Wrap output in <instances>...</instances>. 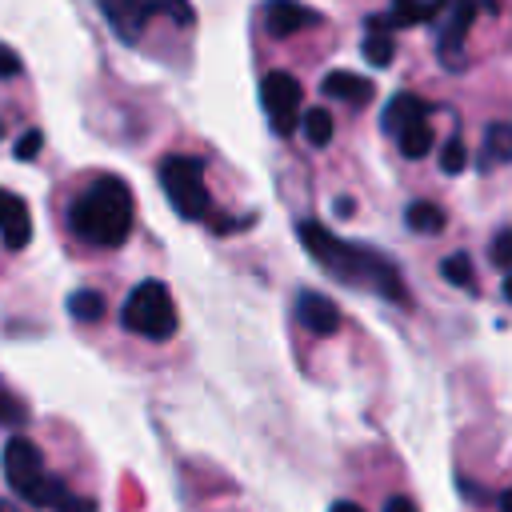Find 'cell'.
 <instances>
[{"mask_svg":"<svg viewBox=\"0 0 512 512\" xmlns=\"http://www.w3.org/2000/svg\"><path fill=\"white\" fill-rule=\"evenodd\" d=\"M68 312H72L76 320L92 324V320H100V316H104V296H100V292H92V288L72 292V296H68Z\"/></svg>","mask_w":512,"mask_h":512,"instance_id":"20","label":"cell"},{"mask_svg":"<svg viewBox=\"0 0 512 512\" xmlns=\"http://www.w3.org/2000/svg\"><path fill=\"white\" fill-rule=\"evenodd\" d=\"M328 512H364V508H360V504H352V500H336Z\"/></svg>","mask_w":512,"mask_h":512,"instance_id":"27","label":"cell"},{"mask_svg":"<svg viewBox=\"0 0 512 512\" xmlns=\"http://www.w3.org/2000/svg\"><path fill=\"white\" fill-rule=\"evenodd\" d=\"M4 480H8V488H12L20 500H28V504H36V508H56V512H96L92 500H80L76 492H68L64 480H56V476L44 472V456H40V448H36L28 436H20V432L4 444Z\"/></svg>","mask_w":512,"mask_h":512,"instance_id":"3","label":"cell"},{"mask_svg":"<svg viewBox=\"0 0 512 512\" xmlns=\"http://www.w3.org/2000/svg\"><path fill=\"white\" fill-rule=\"evenodd\" d=\"M264 24H268V32L276 40H284V36H296V32L320 24V16L312 8H304L300 0H272L268 12H264Z\"/></svg>","mask_w":512,"mask_h":512,"instance_id":"8","label":"cell"},{"mask_svg":"<svg viewBox=\"0 0 512 512\" xmlns=\"http://www.w3.org/2000/svg\"><path fill=\"white\" fill-rule=\"evenodd\" d=\"M300 240H304V252L320 268H328V276H336L340 284L360 288V292H376V296H384L392 304H408V288H404L400 272L380 252L360 248L352 240H340V236H332L316 220H304L300 224Z\"/></svg>","mask_w":512,"mask_h":512,"instance_id":"1","label":"cell"},{"mask_svg":"<svg viewBox=\"0 0 512 512\" xmlns=\"http://www.w3.org/2000/svg\"><path fill=\"white\" fill-rule=\"evenodd\" d=\"M384 512H420L408 496H388V504H384Z\"/></svg>","mask_w":512,"mask_h":512,"instance_id":"26","label":"cell"},{"mask_svg":"<svg viewBox=\"0 0 512 512\" xmlns=\"http://www.w3.org/2000/svg\"><path fill=\"white\" fill-rule=\"evenodd\" d=\"M100 12L108 20V28L128 44L140 40L148 16H156V12H168L180 24H192V4L188 0H100Z\"/></svg>","mask_w":512,"mask_h":512,"instance_id":"6","label":"cell"},{"mask_svg":"<svg viewBox=\"0 0 512 512\" xmlns=\"http://www.w3.org/2000/svg\"><path fill=\"white\" fill-rule=\"evenodd\" d=\"M508 160H512V124L496 120L484 132V156H480V164L488 168V164H508Z\"/></svg>","mask_w":512,"mask_h":512,"instance_id":"15","label":"cell"},{"mask_svg":"<svg viewBox=\"0 0 512 512\" xmlns=\"http://www.w3.org/2000/svg\"><path fill=\"white\" fill-rule=\"evenodd\" d=\"M488 260H492L496 268H512V228H504V232L492 240V248H488Z\"/></svg>","mask_w":512,"mask_h":512,"instance_id":"23","label":"cell"},{"mask_svg":"<svg viewBox=\"0 0 512 512\" xmlns=\"http://www.w3.org/2000/svg\"><path fill=\"white\" fill-rule=\"evenodd\" d=\"M16 72H20V56L0 44V76H16Z\"/></svg>","mask_w":512,"mask_h":512,"instance_id":"25","label":"cell"},{"mask_svg":"<svg viewBox=\"0 0 512 512\" xmlns=\"http://www.w3.org/2000/svg\"><path fill=\"white\" fill-rule=\"evenodd\" d=\"M464 164H468V148H464V140H460V136H452V140L440 148V168H444L448 176H460V172H464Z\"/></svg>","mask_w":512,"mask_h":512,"instance_id":"21","label":"cell"},{"mask_svg":"<svg viewBox=\"0 0 512 512\" xmlns=\"http://www.w3.org/2000/svg\"><path fill=\"white\" fill-rule=\"evenodd\" d=\"M24 416H28L24 404L0 384V424H4V428H16V424H24Z\"/></svg>","mask_w":512,"mask_h":512,"instance_id":"22","label":"cell"},{"mask_svg":"<svg viewBox=\"0 0 512 512\" xmlns=\"http://www.w3.org/2000/svg\"><path fill=\"white\" fill-rule=\"evenodd\" d=\"M440 276H444L448 284H456V288H468V292H476L472 260H468L464 252H452V256H444V260H440Z\"/></svg>","mask_w":512,"mask_h":512,"instance_id":"19","label":"cell"},{"mask_svg":"<svg viewBox=\"0 0 512 512\" xmlns=\"http://www.w3.org/2000/svg\"><path fill=\"white\" fill-rule=\"evenodd\" d=\"M404 220H408L412 232H440L444 228V212L432 200H412L408 212H404Z\"/></svg>","mask_w":512,"mask_h":512,"instance_id":"17","label":"cell"},{"mask_svg":"<svg viewBox=\"0 0 512 512\" xmlns=\"http://www.w3.org/2000/svg\"><path fill=\"white\" fill-rule=\"evenodd\" d=\"M300 124H304V140H308L312 148H324V144L332 140V112L308 108V112L300 116Z\"/></svg>","mask_w":512,"mask_h":512,"instance_id":"18","label":"cell"},{"mask_svg":"<svg viewBox=\"0 0 512 512\" xmlns=\"http://www.w3.org/2000/svg\"><path fill=\"white\" fill-rule=\"evenodd\" d=\"M360 52H364V60H368L372 68H388V64H392L396 44H392V36H388V16H376V20H372V28H368Z\"/></svg>","mask_w":512,"mask_h":512,"instance_id":"13","label":"cell"},{"mask_svg":"<svg viewBox=\"0 0 512 512\" xmlns=\"http://www.w3.org/2000/svg\"><path fill=\"white\" fill-rule=\"evenodd\" d=\"M124 328L136 332V336H148V340H168L176 332V304L168 296V288L160 280H144L128 292L124 300V312H120Z\"/></svg>","mask_w":512,"mask_h":512,"instance_id":"5","label":"cell"},{"mask_svg":"<svg viewBox=\"0 0 512 512\" xmlns=\"http://www.w3.org/2000/svg\"><path fill=\"white\" fill-rule=\"evenodd\" d=\"M444 8V0H392V12H388V24H400V28H412V24H428L436 20Z\"/></svg>","mask_w":512,"mask_h":512,"instance_id":"14","label":"cell"},{"mask_svg":"<svg viewBox=\"0 0 512 512\" xmlns=\"http://www.w3.org/2000/svg\"><path fill=\"white\" fill-rule=\"evenodd\" d=\"M0 236L8 248H24L32 240V216H28L24 200L8 188H0Z\"/></svg>","mask_w":512,"mask_h":512,"instance_id":"10","label":"cell"},{"mask_svg":"<svg viewBox=\"0 0 512 512\" xmlns=\"http://www.w3.org/2000/svg\"><path fill=\"white\" fill-rule=\"evenodd\" d=\"M40 140H44L40 128H28V132L16 140V160H32V156L40 152Z\"/></svg>","mask_w":512,"mask_h":512,"instance_id":"24","label":"cell"},{"mask_svg":"<svg viewBox=\"0 0 512 512\" xmlns=\"http://www.w3.org/2000/svg\"><path fill=\"white\" fill-rule=\"evenodd\" d=\"M296 316H300V324H304L312 336H336V328H340L336 304H332L328 296H320V292H300Z\"/></svg>","mask_w":512,"mask_h":512,"instance_id":"9","label":"cell"},{"mask_svg":"<svg viewBox=\"0 0 512 512\" xmlns=\"http://www.w3.org/2000/svg\"><path fill=\"white\" fill-rule=\"evenodd\" d=\"M320 92L328 96V100H340V104H352V108H360V104H368L372 100V80L368 76H356V72H328L324 76V84H320Z\"/></svg>","mask_w":512,"mask_h":512,"instance_id":"11","label":"cell"},{"mask_svg":"<svg viewBox=\"0 0 512 512\" xmlns=\"http://www.w3.org/2000/svg\"><path fill=\"white\" fill-rule=\"evenodd\" d=\"M336 212H340V216H352V200H348V196H340V200H336Z\"/></svg>","mask_w":512,"mask_h":512,"instance_id":"28","label":"cell"},{"mask_svg":"<svg viewBox=\"0 0 512 512\" xmlns=\"http://www.w3.org/2000/svg\"><path fill=\"white\" fill-rule=\"evenodd\" d=\"M260 100H264V112H268V120H272V128L280 132V136H292L296 132V124H300V104H304V92H300V84L288 76V72H268L264 80H260Z\"/></svg>","mask_w":512,"mask_h":512,"instance_id":"7","label":"cell"},{"mask_svg":"<svg viewBox=\"0 0 512 512\" xmlns=\"http://www.w3.org/2000/svg\"><path fill=\"white\" fill-rule=\"evenodd\" d=\"M0 512H16V508H12V504H0Z\"/></svg>","mask_w":512,"mask_h":512,"instance_id":"31","label":"cell"},{"mask_svg":"<svg viewBox=\"0 0 512 512\" xmlns=\"http://www.w3.org/2000/svg\"><path fill=\"white\" fill-rule=\"evenodd\" d=\"M428 116V104L420 100V96H412V92H400L392 104H388V112H384V132H404L408 124H416V120H424Z\"/></svg>","mask_w":512,"mask_h":512,"instance_id":"12","label":"cell"},{"mask_svg":"<svg viewBox=\"0 0 512 512\" xmlns=\"http://www.w3.org/2000/svg\"><path fill=\"white\" fill-rule=\"evenodd\" d=\"M500 512H512V488L504 492V500H500Z\"/></svg>","mask_w":512,"mask_h":512,"instance_id":"29","label":"cell"},{"mask_svg":"<svg viewBox=\"0 0 512 512\" xmlns=\"http://www.w3.org/2000/svg\"><path fill=\"white\" fill-rule=\"evenodd\" d=\"M160 188L168 204L184 220H208L212 216V196L204 184V164L196 156H168L160 164Z\"/></svg>","mask_w":512,"mask_h":512,"instance_id":"4","label":"cell"},{"mask_svg":"<svg viewBox=\"0 0 512 512\" xmlns=\"http://www.w3.org/2000/svg\"><path fill=\"white\" fill-rule=\"evenodd\" d=\"M504 296L512 300V272H508V280H504Z\"/></svg>","mask_w":512,"mask_h":512,"instance_id":"30","label":"cell"},{"mask_svg":"<svg viewBox=\"0 0 512 512\" xmlns=\"http://www.w3.org/2000/svg\"><path fill=\"white\" fill-rule=\"evenodd\" d=\"M72 232L96 248H116L132 232V192L120 176L92 180L72 204Z\"/></svg>","mask_w":512,"mask_h":512,"instance_id":"2","label":"cell"},{"mask_svg":"<svg viewBox=\"0 0 512 512\" xmlns=\"http://www.w3.org/2000/svg\"><path fill=\"white\" fill-rule=\"evenodd\" d=\"M396 144H400V152H404L408 160H420V156H428V152H432V120L424 116V120L408 124L404 132H396Z\"/></svg>","mask_w":512,"mask_h":512,"instance_id":"16","label":"cell"}]
</instances>
